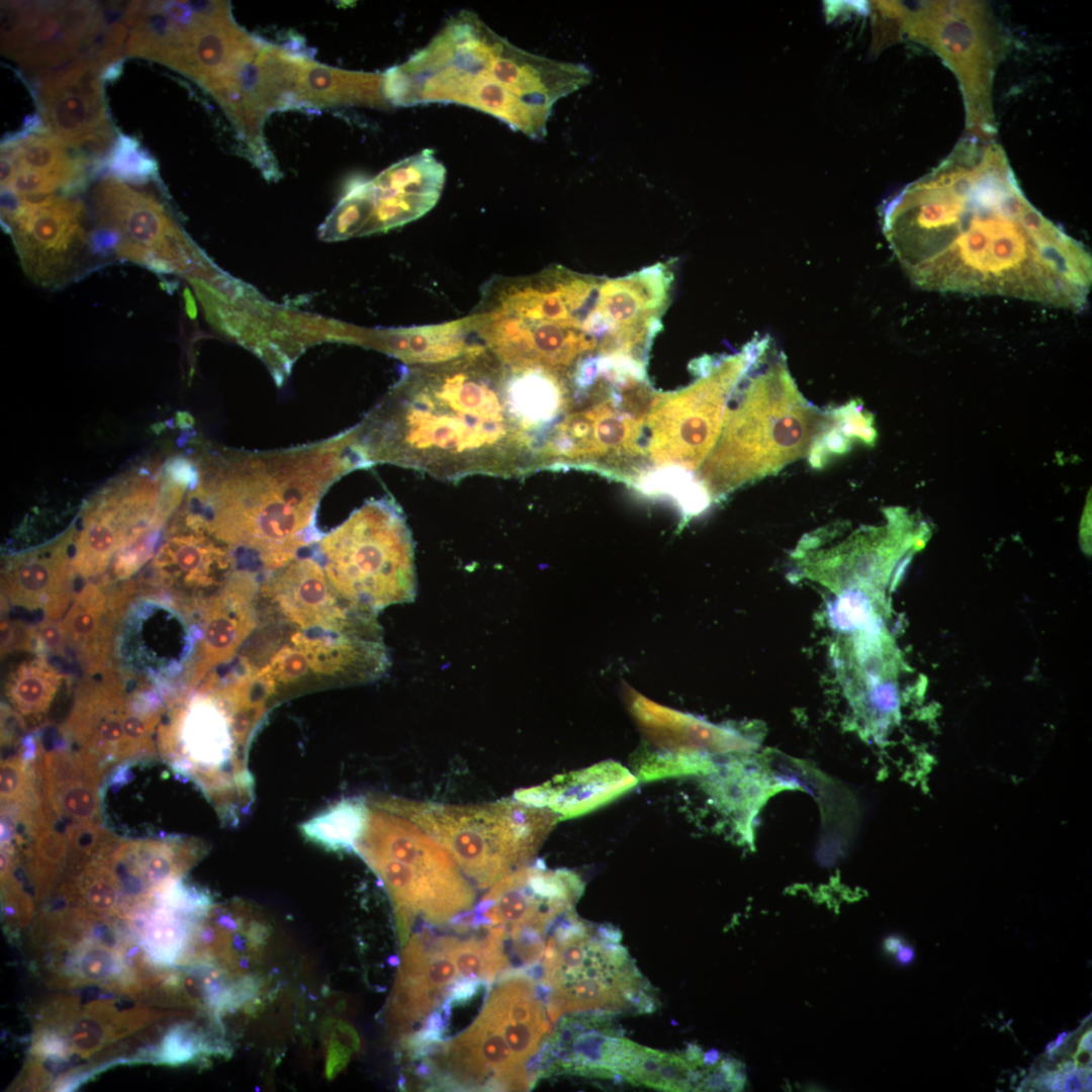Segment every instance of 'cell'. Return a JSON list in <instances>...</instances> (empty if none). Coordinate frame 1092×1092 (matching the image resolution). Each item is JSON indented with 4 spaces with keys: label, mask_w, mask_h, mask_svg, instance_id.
Segmentation results:
<instances>
[{
    "label": "cell",
    "mask_w": 1092,
    "mask_h": 1092,
    "mask_svg": "<svg viewBox=\"0 0 1092 1092\" xmlns=\"http://www.w3.org/2000/svg\"><path fill=\"white\" fill-rule=\"evenodd\" d=\"M884 233L919 288L1086 306L1087 249L1025 197L1004 150L969 134L887 205Z\"/></svg>",
    "instance_id": "1"
},
{
    "label": "cell",
    "mask_w": 1092,
    "mask_h": 1092,
    "mask_svg": "<svg viewBox=\"0 0 1092 1092\" xmlns=\"http://www.w3.org/2000/svg\"><path fill=\"white\" fill-rule=\"evenodd\" d=\"M510 366L486 347L406 368L353 431L364 468L388 463L458 481L542 469L546 435L519 406Z\"/></svg>",
    "instance_id": "2"
},
{
    "label": "cell",
    "mask_w": 1092,
    "mask_h": 1092,
    "mask_svg": "<svg viewBox=\"0 0 1092 1092\" xmlns=\"http://www.w3.org/2000/svg\"><path fill=\"white\" fill-rule=\"evenodd\" d=\"M200 468L196 515L243 567L269 573L322 538L315 527L322 496L362 463L351 428L290 449L223 451L205 457Z\"/></svg>",
    "instance_id": "3"
},
{
    "label": "cell",
    "mask_w": 1092,
    "mask_h": 1092,
    "mask_svg": "<svg viewBox=\"0 0 1092 1092\" xmlns=\"http://www.w3.org/2000/svg\"><path fill=\"white\" fill-rule=\"evenodd\" d=\"M592 80L584 64L522 50L476 13L461 10L424 48L383 73V93L393 106L464 105L541 141L553 105Z\"/></svg>",
    "instance_id": "4"
},
{
    "label": "cell",
    "mask_w": 1092,
    "mask_h": 1092,
    "mask_svg": "<svg viewBox=\"0 0 1092 1092\" xmlns=\"http://www.w3.org/2000/svg\"><path fill=\"white\" fill-rule=\"evenodd\" d=\"M603 280L561 266L524 277L494 276L470 314L483 345L508 364L570 371L608 333Z\"/></svg>",
    "instance_id": "5"
},
{
    "label": "cell",
    "mask_w": 1092,
    "mask_h": 1092,
    "mask_svg": "<svg viewBox=\"0 0 1092 1092\" xmlns=\"http://www.w3.org/2000/svg\"><path fill=\"white\" fill-rule=\"evenodd\" d=\"M766 346V342H760L753 375H749L750 365L737 405L728 407L719 438L698 469L697 475L711 498L718 499L744 484L776 474L803 457H812L820 464L829 437L839 423L841 407L822 412L807 401L785 359L772 354L769 360V346L760 364Z\"/></svg>",
    "instance_id": "6"
},
{
    "label": "cell",
    "mask_w": 1092,
    "mask_h": 1092,
    "mask_svg": "<svg viewBox=\"0 0 1092 1092\" xmlns=\"http://www.w3.org/2000/svg\"><path fill=\"white\" fill-rule=\"evenodd\" d=\"M614 926H592L573 909L550 927L540 961L551 1021L566 1012H652L655 998Z\"/></svg>",
    "instance_id": "7"
},
{
    "label": "cell",
    "mask_w": 1092,
    "mask_h": 1092,
    "mask_svg": "<svg viewBox=\"0 0 1092 1092\" xmlns=\"http://www.w3.org/2000/svg\"><path fill=\"white\" fill-rule=\"evenodd\" d=\"M375 804L435 837L479 888L525 867L560 819L517 799L448 805L388 798Z\"/></svg>",
    "instance_id": "8"
},
{
    "label": "cell",
    "mask_w": 1092,
    "mask_h": 1092,
    "mask_svg": "<svg viewBox=\"0 0 1092 1092\" xmlns=\"http://www.w3.org/2000/svg\"><path fill=\"white\" fill-rule=\"evenodd\" d=\"M346 603L375 615L417 595L415 546L401 508L388 497L367 500L314 548Z\"/></svg>",
    "instance_id": "9"
},
{
    "label": "cell",
    "mask_w": 1092,
    "mask_h": 1092,
    "mask_svg": "<svg viewBox=\"0 0 1092 1092\" xmlns=\"http://www.w3.org/2000/svg\"><path fill=\"white\" fill-rule=\"evenodd\" d=\"M360 852L385 884L397 919L443 924L472 907L474 892L450 852L401 815L373 812Z\"/></svg>",
    "instance_id": "10"
},
{
    "label": "cell",
    "mask_w": 1092,
    "mask_h": 1092,
    "mask_svg": "<svg viewBox=\"0 0 1092 1092\" xmlns=\"http://www.w3.org/2000/svg\"><path fill=\"white\" fill-rule=\"evenodd\" d=\"M906 27L957 77L969 134L993 138V82L1007 42L989 6L982 1L921 2L907 16Z\"/></svg>",
    "instance_id": "11"
},
{
    "label": "cell",
    "mask_w": 1092,
    "mask_h": 1092,
    "mask_svg": "<svg viewBox=\"0 0 1092 1092\" xmlns=\"http://www.w3.org/2000/svg\"><path fill=\"white\" fill-rule=\"evenodd\" d=\"M376 616L359 611L336 627L297 629L273 621L264 671L281 690L308 682L366 684L389 666Z\"/></svg>",
    "instance_id": "12"
},
{
    "label": "cell",
    "mask_w": 1092,
    "mask_h": 1092,
    "mask_svg": "<svg viewBox=\"0 0 1092 1092\" xmlns=\"http://www.w3.org/2000/svg\"><path fill=\"white\" fill-rule=\"evenodd\" d=\"M756 343L717 364L689 387L655 394L645 425L647 452L657 466L698 470L721 433L729 400L755 353Z\"/></svg>",
    "instance_id": "13"
},
{
    "label": "cell",
    "mask_w": 1092,
    "mask_h": 1092,
    "mask_svg": "<svg viewBox=\"0 0 1092 1092\" xmlns=\"http://www.w3.org/2000/svg\"><path fill=\"white\" fill-rule=\"evenodd\" d=\"M1 15L2 52L42 75L90 54L107 31L91 1L4 2Z\"/></svg>",
    "instance_id": "14"
},
{
    "label": "cell",
    "mask_w": 1092,
    "mask_h": 1092,
    "mask_svg": "<svg viewBox=\"0 0 1092 1092\" xmlns=\"http://www.w3.org/2000/svg\"><path fill=\"white\" fill-rule=\"evenodd\" d=\"M18 209L2 217L10 232L24 272L47 287L68 279L77 255L86 244L79 200L53 194L20 196Z\"/></svg>",
    "instance_id": "15"
},
{
    "label": "cell",
    "mask_w": 1092,
    "mask_h": 1092,
    "mask_svg": "<svg viewBox=\"0 0 1092 1092\" xmlns=\"http://www.w3.org/2000/svg\"><path fill=\"white\" fill-rule=\"evenodd\" d=\"M94 198L99 226L146 251L143 266L156 273L204 268L199 254L153 196L110 176L97 186Z\"/></svg>",
    "instance_id": "16"
},
{
    "label": "cell",
    "mask_w": 1092,
    "mask_h": 1092,
    "mask_svg": "<svg viewBox=\"0 0 1092 1092\" xmlns=\"http://www.w3.org/2000/svg\"><path fill=\"white\" fill-rule=\"evenodd\" d=\"M105 69L99 58L86 55L41 77L37 99L43 121L63 146L100 154L113 145L102 91Z\"/></svg>",
    "instance_id": "17"
},
{
    "label": "cell",
    "mask_w": 1092,
    "mask_h": 1092,
    "mask_svg": "<svg viewBox=\"0 0 1092 1092\" xmlns=\"http://www.w3.org/2000/svg\"><path fill=\"white\" fill-rule=\"evenodd\" d=\"M582 892L581 879L571 871L523 867L494 883L473 911L472 927L498 925L509 935L531 927L547 934Z\"/></svg>",
    "instance_id": "18"
},
{
    "label": "cell",
    "mask_w": 1092,
    "mask_h": 1092,
    "mask_svg": "<svg viewBox=\"0 0 1092 1092\" xmlns=\"http://www.w3.org/2000/svg\"><path fill=\"white\" fill-rule=\"evenodd\" d=\"M445 180V166L434 151L425 149L392 164L373 179L353 182L365 211L361 236L386 232L422 217L437 204Z\"/></svg>",
    "instance_id": "19"
},
{
    "label": "cell",
    "mask_w": 1092,
    "mask_h": 1092,
    "mask_svg": "<svg viewBox=\"0 0 1092 1092\" xmlns=\"http://www.w3.org/2000/svg\"><path fill=\"white\" fill-rule=\"evenodd\" d=\"M630 1040L623 1037L610 1011H582L560 1019L532 1059V1084L551 1074L615 1078Z\"/></svg>",
    "instance_id": "20"
},
{
    "label": "cell",
    "mask_w": 1092,
    "mask_h": 1092,
    "mask_svg": "<svg viewBox=\"0 0 1092 1092\" xmlns=\"http://www.w3.org/2000/svg\"><path fill=\"white\" fill-rule=\"evenodd\" d=\"M258 607L297 629L336 627L362 611L339 597L314 550L269 572L261 582Z\"/></svg>",
    "instance_id": "21"
},
{
    "label": "cell",
    "mask_w": 1092,
    "mask_h": 1092,
    "mask_svg": "<svg viewBox=\"0 0 1092 1092\" xmlns=\"http://www.w3.org/2000/svg\"><path fill=\"white\" fill-rule=\"evenodd\" d=\"M240 562L235 551L189 514L184 530L167 543L160 558L163 583L188 616L203 608L226 583Z\"/></svg>",
    "instance_id": "22"
},
{
    "label": "cell",
    "mask_w": 1092,
    "mask_h": 1092,
    "mask_svg": "<svg viewBox=\"0 0 1092 1092\" xmlns=\"http://www.w3.org/2000/svg\"><path fill=\"white\" fill-rule=\"evenodd\" d=\"M130 609L121 628V660L139 673L174 675L191 663L199 630L178 606L143 601Z\"/></svg>",
    "instance_id": "23"
},
{
    "label": "cell",
    "mask_w": 1092,
    "mask_h": 1092,
    "mask_svg": "<svg viewBox=\"0 0 1092 1092\" xmlns=\"http://www.w3.org/2000/svg\"><path fill=\"white\" fill-rule=\"evenodd\" d=\"M260 586L257 570L238 568L203 606L190 663L195 679L232 660L253 633L258 623Z\"/></svg>",
    "instance_id": "24"
},
{
    "label": "cell",
    "mask_w": 1092,
    "mask_h": 1092,
    "mask_svg": "<svg viewBox=\"0 0 1092 1092\" xmlns=\"http://www.w3.org/2000/svg\"><path fill=\"white\" fill-rule=\"evenodd\" d=\"M631 710L645 735L647 750L684 760L698 774L713 767L714 755L748 747L747 740L732 729L661 707L642 697L632 699Z\"/></svg>",
    "instance_id": "25"
},
{
    "label": "cell",
    "mask_w": 1092,
    "mask_h": 1092,
    "mask_svg": "<svg viewBox=\"0 0 1092 1092\" xmlns=\"http://www.w3.org/2000/svg\"><path fill=\"white\" fill-rule=\"evenodd\" d=\"M638 782L634 774L616 761L557 776L536 787L521 789L515 799L547 808L560 819L590 812L623 795Z\"/></svg>",
    "instance_id": "26"
},
{
    "label": "cell",
    "mask_w": 1092,
    "mask_h": 1092,
    "mask_svg": "<svg viewBox=\"0 0 1092 1092\" xmlns=\"http://www.w3.org/2000/svg\"><path fill=\"white\" fill-rule=\"evenodd\" d=\"M377 337L382 351L413 366L448 362L485 347L470 315L438 325L389 329Z\"/></svg>",
    "instance_id": "27"
},
{
    "label": "cell",
    "mask_w": 1092,
    "mask_h": 1092,
    "mask_svg": "<svg viewBox=\"0 0 1092 1092\" xmlns=\"http://www.w3.org/2000/svg\"><path fill=\"white\" fill-rule=\"evenodd\" d=\"M65 148L44 131L15 134L1 145V151L12 158L16 171L25 169L54 175L65 183L64 192L69 193L84 185L87 162L84 158H72Z\"/></svg>",
    "instance_id": "28"
},
{
    "label": "cell",
    "mask_w": 1092,
    "mask_h": 1092,
    "mask_svg": "<svg viewBox=\"0 0 1092 1092\" xmlns=\"http://www.w3.org/2000/svg\"><path fill=\"white\" fill-rule=\"evenodd\" d=\"M708 1068L691 1061L686 1053L661 1052L638 1044L623 1079L661 1091H703Z\"/></svg>",
    "instance_id": "29"
},
{
    "label": "cell",
    "mask_w": 1092,
    "mask_h": 1092,
    "mask_svg": "<svg viewBox=\"0 0 1092 1092\" xmlns=\"http://www.w3.org/2000/svg\"><path fill=\"white\" fill-rule=\"evenodd\" d=\"M369 808L362 798H344L303 822L299 830L309 842L329 851H352L363 836Z\"/></svg>",
    "instance_id": "30"
},
{
    "label": "cell",
    "mask_w": 1092,
    "mask_h": 1092,
    "mask_svg": "<svg viewBox=\"0 0 1092 1092\" xmlns=\"http://www.w3.org/2000/svg\"><path fill=\"white\" fill-rule=\"evenodd\" d=\"M61 682L62 674L48 662L23 661L9 673L5 695L20 715L37 718L50 709Z\"/></svg>",
    "instance_id": "31"
},
{
    "label": "cell",
    "mask_w": 1092,
    "mask_h": 1092,
    "mask_svg": "<svg viewBox=\"0 0 1092 1092\" xmlns=\"http://www.w3.org/2000/svg\"><path fill=\"white\" fill-rule=\"evenodd\" d=\"M110 948L95 940L81 942L71 959V973L84 982H103L133 990L138 984L135 975L125 965L120 950Z\"/></svg>",
    "instance_id": "32"
},
{
    "label": "cell",
    "mask_w": 1092,
    "mask_h": 1092,
    "mask_svg": "<svg viewBox=\"0 0 1092 1092\" xmlns=\"http://www.w3.org/2000/svg\"><path fill=\"white\" fill-rule=\"evenodd\" d=\"M65 578L57 572L55 567H49L47 563L31 561L21 564L11 578L7 589L11 601L26 609H36L38 606L53 604L59 600L58 593L64 595Z\"/></svg>",
    "instance_id": "33"
},
{
    "label": "cell",
    "mask_w": 1092,
    "mask_h": 1092,
    "mask_svg": "<svg viewBox=\"0 0 1092 1092\" xmlns=\"http://www.w3.org/2000/svg\"><path fill=\"white\" fill-rule=\"evenodd\" d=\"M114 178L127 183L145 184L158 175L157 161L133 138L117 134L106 159Z\"/></svg>",
    "instance_id": "34"
},
{
    "label": "cell",
    "mask_w": 1092,
    "mask_h": 1092,
    "mask_svg": "<svg viewBox=\"0 0 1092 1092\" xmlns=\"http://www.w3.org/2000/svg\"><path fill=\"white\" fill-rule=\"evenodd\" d=\"M439 943L456 965L461 978L484 980L490 984L499 974L502 967L494 956L486 948L482 938L459 940L454 937H438Z\"/></svg>",
    "instance_id": "35"
},
{
    "label": "cell",
    "mask_w": 1092,
    "mask_h": 1092,
    "mask_svg": "<svg viewBox=\"0 0 1092 1092\" xmlns=\"http://www.w3.org/2000/svg\"><path fill=\"white\" fill-rule=\"evenodd\" d=\"M89 587L73 606L65 622V632L75 644L96 650L101 640L102 598Z\"/></svg>",
    "instance_id": "36"
},
{
    "label": "cell",
    "mask_w": 1092,
    "mask_h": 1092,
    "mask_svg": "<svg viewBox=\"0 0 1092 1092\" xmlns=\"http://www.w3.org/2000/svg\"><path fill=\"white\" fill-rule=\"evenodd\" d=\"M28 756L14 755L1 763V803L2 807H28L33 805L39 794L35 788V771L30 766Z\"/></svg>",
    "instance_id": "37"
},
{
    "label": "cell",
    "mask_w": 1092,
    "mask_h": 1092,
    "mask_svg": "<svg viewBox=\"0 0 1092 1092\" xmlns=\"http://www.w3.org/2000/svg\"><path fill=\"white\" fill-rule=\"evenodd\" d=\"M205 1048L201 1035L190 1025H178L165 1035L158 1061L169 1065L188 1063Z\"/></svg>",
    "instance_id": "38"
},
{
    "label": "cell",
    "mask_w": 1092,
    "mask_h": 1092,
    "mask_svg": "<svg viewBox=\"0 0 1092 1092\" xmlns=\"http://www.w3.org/2000/svg\"><path fill=\"white\" fill-rule=\"evenodd\" d=\"M69 1041L72 1048L84 1055L93 1053L106 1041L105 1031L98 1020L84 1017L71 1026Z\"/></svg>",
    "instance_id": "39"
},
{
    "label": "cell",
    "mask_w": 1092,
    "mask_h": 1092,
    "mask_svg": "<svg viewBox=\"0 0 1092 1092\" xmlns=\"http://www.w3.org/2000/svg\"><path fill=\"white\" fill-rule=\"evenodd\" d=\"M120 240L121 237L117 232L99 226L92 232L89 244L94 254L107 256L112 251H116Z\"/></svg>",
    "instance_id": "40"
},
{
    "label": "cell",
    "mask_w": 1092,
    "mask_h": 1092,
    "mask_svg": "<svg viewBox=\"0 0 1092 1092\" xmlns=\"http://www.w3.org/2000/svg\"><path fill=\"white\" fill-rule=\"evenodd\" d=\"M349 1051L338 1040H333L329 1046L327 1074L333 1077L348 1062Z\"/></svg>",
    "instance_id": "41"
},
{
    "label": "cell",
    "mask_w": 1092,
    "mask_h": 1092,
    "mask_svg": "<svg viewBox=\"0 0 1092 1092\" xmlns=\"http://www.w3.org/2000/svg\"><path fill=\"white\" fill-rule=\"evenodd\" d=\"M916 958L915 949L911 945L903 944L895 953V961L899 966L907 967L911 965Z\"/></svg>",
    "instance_id": "42"
},
{
    "label": "cell",
    "mask_w": 1092,
    "mask_h": 1092,
    "mask_svg": "<svg viewBox=\"0 0 1092 1092\" xmlns=\"http://www.w3.org/2000/svg\"><path fill=\"white\" fill-rule=\"evenodd\" d=\"M903 944L904 943L901 936L891 934L884 939L883 947L887 953L895 954Z\"/></svg>",
    "instance_id": "43"
},
{
    "label": "cell",
    "mask_w": 1092,
    "mask_h": 1092,
    "mask_svg": "<svg viewBox=\"0 0 1092 1092\" xmlns=\"http://www.w3.org/2000/svg\"><path fill=\"white\" fill-rule=\"evenodd\" d=\"M184 299L187 314L190 318H195L197 314V308L193 296L188 288L184 289Z\"/></svg>",
    "instance_id": "44"
},
{
    "label": "cell",
    "mask_w": 1092,
    "mask_h": 1092,
    "mask_svg": "<svg viewBox=\"0 0 1092 1092\" xmlns=\"http://www.w3.org/2000/svg\"><path fill=\"white\" fill-rule=\"evenodd\" d=\"M1083 1090V1085L1077 1072L1066 1077V1086L1064 1091H1080Z\"/></svg>",
    "instance_id": "45"
},
{
    "label": "cell",
    "mask_w": 1092,
    "mask_h": 1092,
    "mask_svg": "<svg viewBox=\"0 0 1092 1092\" xmlns=\"http://www.w3.org/2000/svg\"><path fill=\"white\" fill-rule=\"evenodd\" d=\"M720 1060V1052L716 1049H711L703 1054V1064L707 1067L716 1065Z\"/></svg>",
    "instance_id": "46"
},
{
    "label": "cell",
    "mask_w": 1092,
    "mask_h": 1092,
    "mask_svg": "<svg viewBox=\"0 0 1092 1092\" xmlns=\"http://www.w3.org/2000/svg\"><path fill=\"white\" fill-rule=\"evenodd\" d=\"M1065 1086H1066V1076L1064 1074H1062L1061 1072H1059V1071L1056 1072V1074H1055V1076H1054V1078L1052 1080L1050 1090L1051 1091H1064Z\"/></svg>",
    "instance_id": "47"
},
{
    "label": "cell",
    "mask_w": 1092,
    "mask_h": 1092,
    "mask_svg": "<svg viewBox=\"0 0 1092 1092\" xmlns=\"http://www.w3.org/2000/svg\"><path fill=\"white\" fill-rule=\"evenodd\" d=\"M1091 1039H1092V1033H1091V1030L1089 1029L1088 1031H1086L1082 1035V1037L1080 1039V1042H1079L1078 1052H1080V1053L1088 1052V1051L1091 1052V1048H1092V1040Z\"/></svg>",
    "instance_id": "48"
},
{
    "label": "cell",
    "mask_w": 1092,
    "mask_h": 1092,
    "mask_svg": "<svg viewBox=\"0 0 1092 1092\" xmlns=\"http://www.w3.org/2000/svg\"><path fill=\"white\" fill-rule=\"evenodd\" d=\"M1077 1069V1064L1073 1061H1065L1064 1063L1059 1065V1072L1064 1074L1066 1077L1076 1073Z\"/></svg>",
    "instance_id": "49"
},
{
    "label": "cell",
    "mask_w": 1092,
    "mask_h": 1092,
    "mask_svg": "<svg viewBox=\"0 0 1092 1092\" xmlns=\"http://www.w3.org/2000/svg\"><path fill=\"white\" fill-rule=\"evenodd\" d=\"M1070 1035L1071 1034L1066 1032V1031L1061 1032L1057 1036V1038L1055 1040H1053L1055 1048L1058 1049V1048L1062 1046L1065 1043V1041L1069 1038Z\"/></svg>",
    "instance_id": "50"
}]
</instances>
